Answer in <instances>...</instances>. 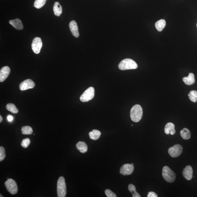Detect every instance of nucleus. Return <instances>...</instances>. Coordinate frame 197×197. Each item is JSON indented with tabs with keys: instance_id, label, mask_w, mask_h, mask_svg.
I'll use <instances>...</instances> for the list:
<instances>
[{
	"instance_id": "1",
	"label": "nucleus",
	"mask_w": 197,
	"mask_h": 197,
	"mask_svg": "<svg viewBox=\"0 0 197 197\" xmlns=\"http://www.w3.org/2000/svg\"><path fill=\"white\" fill-rule=\"evenodd\" d=\"M143 115V110L142 107L139 105L133 106L130 111V118L133 122H138L142 119Z\"/></svg>"
},
{
	"instance_id": "2",
	"label": "nucleus",
	"mask_w": 197,
	"mask_h": 197,
	"mask_svg": "<svg viewBox=\"0 0 197 197\" xmlns=\"http://www.w3.org/2000/svg\"><path fill=\"white\" fill-rule=\"evenodd\" d=\"M118 68L122 71L136 69L138 68V65L133 60L126 59L121 62L118 65Z\"/></svg>"
},
{
	"instance_id": "3",
	"label": "nucleus",
	"mask_w": 197,
	"mask_h": 197,
	"mask_svg": "<svg viewBox=\"0 0 197 197\" xmlns=\"http://www.w3.org/2000/svg\"><path fill=\"white\" fill-rule=\"evenodd\" d=\"M162 175L164 179L166 182L170 183L174 182L176 178V174L174 171L166 166L163 167Z\"/></svg>"
},
{
	"instance_id": "4",
	"label": "nucleus",
	"mask_w": 197,
	"mask_h": 197,
	"mask_svg": "<svg viewBox=\"0 0 197 197\" xmlns=\"http://www.w3.org/2000/svg\"><path fill=\"white\" fill-rule=\"evenodd\" d=\"M57 193L58 197H65L67 194L66 185L65 179L63 177H60L57 183Z\"/></svg>"
},
{
	"instance_id": "5",
	"label": "nucleus",
	"mask_w": 197,
	"mask_h": 197,
	"mask_svg": "<svg viewBox=\"0 0 197 197\" xmlns=\"http://www.w3.org/2000/svg\"><path fill=\"white\" fill-rule=\"evenodd\" d=\"M95 96V89L93 87H90L86 89L80 97V100L83 102L90 101Z\"/></svg>"
},
{
	"instance_id": "6",
	"label": "nucleus",
	"mask_w": 197,
	"mask_h": 197,
	"mask_svg": "<svg viewBox=\"0 0 197 197\" xmlns=\"http://www.w3.org/2000/svg\"><path fill=\"white\" fill-rule=\"evenodd\" d=\"M5 186L8 192L12 195L17 194L18 188L16 183L12 179H9L6 181Z\"/></svg>"
},
{
	"instance_id": "7",
	"label": "nucleus",
	"mask_w": 197,
	"mask_h": 197,
	"mask_svg": "<svg viewBox=\"0 0 197 197\" xmlns=\"http://www.w3.org/2000/svg\"><path fill=\"white\" fill-rule=\"evenodd\" d=\"M183 150V147L181 145L176 144L169 149L168 153L172 158H176L182 154Z\"/></svg>"
},
{
	"instance_id": "8",
	"label": "nucleus",
	"mask_w": 197,
	"mask_h": 197,
	"mask_svg": "<svg viewBox=\"0 0 197 197\" xmlns=\"http://www.w3.org/2000/svg\"><path fill=\"white\" fill-rule=\"evenodd\" d=\"M43 46V43L40 38L37 37L33 40L31 44L32 49L33 52L38 54L40 52L41 49Z\"/></svg>"
},
{
	"instance_id": "9",
	"label": "nucleus",
	"mask_w": 197,
	"mask_h": 197,
	"mask_svg": "<svg viewBox=\"0 0 197 197\" xmlns=\"http://www.w3.org/2000/svg\"><path fill=\"white\" fill-rule=\"evenodd\" d=\"M134 166L131 164H125L121 167L120 173L124 176L130 175L134 172Z\"/></svg>"
},
{
	"instance_id": "10",
	"label": "nucleus",
	"mask_w": 197,
	"mask_h": 197,
	"mask_svg": "<svg viewBox=\"0 0 197 197\" xmlns=\"http://www.w3.org/2000/svg\"><path fill=\"white\" fill-rule=\"evenodd\" d=\"M35 83L30 79H28L22 82L19 85V89L21 91H25L34 88Z\"/></svg>"
},
{
	"instance_id": "11",
	"label": "nucleus",
	"mask_w": 197,
	"mask_h": 197,
	"mask_svg": "<svg viewBox=\"0 0 197 197\" xmlns=\"http://www.w3.org/2000/svg\"><path fill=\"white\" fill-rule=\"evenodd\" d=\"M10 72V69L8 66L4 67L0 71V82L5 81Z\"/></svg>"
},
{
	"instance_id": "12",
	"label": "nucleus",
	"mask_w": 197,
	"mask_h": 197,
	"mask_svg": "<svg viewBox=\"0 0 197 197\" xmlns=\"http://www.w3.org/2000/svg\"><path fill=\"white\" fill-rule=\"evenodd\" d=\"M193 172L192 167L190 166H187L183 171V176L187 180H190L192 178Z\"/></svg>"
},
{
	"instance_id": "13",
	"label": "nucleus",
	"mask_w": 197,
	"mask_h": 197,
	"mask_svg": "<svg viewBox=\"0 0 197 197\" xmlns=\"http://www.w3.org/2000/svg\"><path fill=\"white\" fill-rule=\"evenodd\" d=\"M69 28L72 35L76 38L79 36V30L77 24L75 21H72L69 23Z\"/></svg>"
},
{
	"instance_id": "14",
	"label": "nucleus",
	"mask_w": 197,
	"mask_h": 197,
	"mask_svg": "<svg viewBox=\"0 0 197 197\" xmlns=\"http://www.w3.org/2000/svg\"><path fill=\"white\" fill-rule=\"evenodd\" d=\"M165 133L167 135L170 134L174 135L176 133L175 130V125L174 123L169 122L167 123L164 128Z\"/></svg>"
},
{
	"instance_id": "15",
	"label": "nucleus",
	"mask_w": 197,
	"mask_h": 197,
	"mask_svg": "<svg viewBox=\"0 0 197 197\" xmlns=\"http://www.w3.org/2000/svg\"><path fill=\"white\" fill-rule=\"evenodd\" d=\"M9 23L15 29L22 30L23 29V27L20 19L17 18L12 20H10Z\"/></svg>"
},
{
	"instance_id": "16",
	"label": "nucleus",
	"mask_w": 197,
	"mask_h": 197,
	"mask_svg": "<svg viewBox=\"0 0 197 197\" xmlns=\"http://www.w3.org/2000/svg\"><path fill=\"white\" fill-rule=\"evenodd\" d=\"M183 80L185 84L189 85H192L195 83V75L193 73H189L188 76L183 77Z\"/></svg>"
},
{
	"instance_id": "17",
	"label": "nucleus",
	"mask_w": 197,
	"mask_h": 197,
	"mask_svg": "<svg viewBox=\"0 0 197 197\" xmlns=\"http://www.w3.org/2000/svg\"><path fill=\"white\" fill-rule=\"evenodd\" d=\"M53 9L55 15L57 16H60L61 14L62 13V7L59 2H55L54 5Z\"/></svg>"
},
{
	"instance_id": "18",
	"label": "nucleus",
	"mask_w": 197,
	"mask_h": 197,
	"mask_svg": "<svg viewBox=\"0 0 197 197\" xmlns=\"http://www.w3.org/2000/svg\"><path fill=\"white\" fill-rule=\"evenodd\" d=\"M77 149L81 153H84L87 152L88 150L87 145L84 142L79 141L76 145Z\"/></svg>"
},
{
	"instance_id": "19",
	"label": "nucleus",
	"mask_w": 197,
	"mask_h": 197,
	"mask_svg": "<svg viewBox=\"0 0 197 197\" xmlns=\"http://www.w3.org/2000/svg\"><path fill=\"white\" fill-rule=\"evenodd\" d=\"M166 23L164 19L160 20L155 23V27L158 31H162L166 26Z\"/></svg>"
},
{
	"instance_id": "20",
	"label": "nucleus",
	"mask_w": 197,
	"mask_h": 197,
	"mask_svg": "<svg viewBox=\"0 0 197 197\" xmlns=\"http://www.w3.org/2000/svg\"><path fill=\"white\" fill-rule=\"evenodd\" d=\"M180 136L185 140H188L191 138V133L188 129L184 128L180 131Z\"/></svg>"
},
{
	"instance_id": "21",
	"label": "nucleus",
	"mask_w": 197,
	"mask_h": 197,
	"mask_svg": "<svg viewBox=\"0 0 197 197\" xmlns=\"http://www.w3.org/2000/svg\"><path fill=\"white\" fill-rule=\"evenodd\" d=\"M101 133L100 131L97 130H93L89 133V137L91 140H96L100 137Z\"/></svg>"
},
{
	"instance_id": "22",
	"label": "nucleus",
	"mask_w": 197,
	"mask_h": 197,
	"mask_svg": "<svg viewBox=\"0 0 197 197\" xmlns=\"http://www.w3.org/2000/svg\"><path fill=\"white\" fill-rule=\"evenodd\" d=\"M128 190L132 194L133 197H141L140 195L137 192L136 187L134 185L130 184L128 186Z\"/></svg>"
},
{
	"instance_id": "23",
	"label": "nucleus",
	"mask_w": 197,
	"mask_h": 197,
	"mask_svg": "<svg viewBox=\"0 0 197 197\" xmlns=\"http://www.w3.org/2000/svg\"><path fill=\"white\" fill-rule=\"evenodd\" d=\"M6 108L7 110L13 113V114H17L18 112V109H17L14 105L12 104V103L8 104L6 106Z\"/></svg>"
},
{
	"instance_id": "24",
	"label": "nucleus",
	"mask_w": 197,
	"mask_h": 197,
	"mask_svg": "<svg viewBox=\"0 0 197 197\" xmlns=\"http://www.w3.org/2000/svg\"><path fill=\"white\" fill-rule=\"evenodd\" d=\"M21 132L24 135H31L32 134L33 130L31 127L27 126L22 127Z\"/></svg>"
},
{
	"instance_id": "25",
	"label": "nucleus",
	"mask_w": 197,
	"mask_h": 197,
	"mask_svg": "<svg viewBox=\"0 0 197 197\" xmlns=\"http://www.w3.org/2000/svg\"><path fill=\"white\" fill-rule=\"evenodd\" d=\"M189 99L194 103H196L197 101V91L192 90L190 91L188 94Z\"/></svg>"
},
{
	"instance_id": "26",
	"label": "nucleus",
	"mask_w": 197,
	"mask_h": 197,
	"mask_svg": "<svg viewBox=\"0 0 197 197\" xmlns=\"http://www.w3.org/2000/svg\"><path fill=\"white\" fill-rule=\"evenodd\" d=\"M47 0H35L34 6L36 8L39 9L45 5Z\"/></svg>"
},
{
	"instance_id": "27",
	"label": "nucleus",
	"mask_w": 197,
	"mask_h": 197,
	"mask_svg": "<svg viewBox=\"0 0 197 197\" xmlns=\"http://www.w3.org/2000/svg\"><path fill=\"white\" fill-rule=\"evenodd\" d=\"M31 140L28 138H25L21 142V146L25 148H26L29 146L30 144H31Z\"/></svg>"
},
{
	"instance_id": "28",
	"label": "nucleus",
	"mask_w": 197,
	"mask_h": 197,
	"mask_svg": "<svg viewBox=\"0 0 197 197\" xmlns=\"http://www.w3.org/2000/svg\"><path fill=\"white\" fill-rule=\"evenodd\" d=\"M6 154L5 148L2 146L0 147V162H1L5 158Z\"/></svg>"
},
{
	"instance_id": "29",
	"label": "nucleus",
	"mask_w": 197,
	"mask_h": 197,
	"mask_svg": "<svg viewBox=\"0 0 197 197\" xmlns=\"http://www.w3.org/2000/svg\"><path fill=\"white\" fill-rule=\"evenodd\" d=\"M105 193L107 197H117L116 195L110 190L107 189L105 191Z\"/></svg>"
},
{
	"instance_id": "30",
	"label": "nucleus",
	"mask_w": 197,
	"mask_h": 197,
	"mask_svg": "<svg viewBox=\"0 0 197 197\" xmlns=\"http://www.w3.org/2000/svg\"><path fill=\"white\" fill-rule=\"evenodd\" d=\"M148 197H158V195L156 193L153 192H150L148 193Z\"/></svg>"
},
{
	"instance_id": "31",
	"label": "nucleus",
	"mask_w": 197,
	"mask_h": 197,
	"mask_svg": "<svg viewBox=\"0 0 197 197\" xmlns=\"http://www.w3.org/2000/svg\"><path fill=\"white\" fill-rule=\"evenodd\" d=\"M7 119L9 122H11L13 120V117L11 115H8L7 117Z\"/></svg>"
},
{
	"instance_id": "32",
	"label": "nucleus",
	"mask_w": 197,
	"mask_h": 197,
	"mask_svg": "<svg viewBox=\"0 0 197 197\" xmlns=\"http://www.w3.org/2000/svg\"><path fill=\"white\" fill-rule=\"evenodd\" d=\"M3 121L2 117L1 115H0V122H1Z\"/></svg>"
},
{
	"instance_id": "33",
	"label": "nucleus",
	"mask_w": 197,
	"mask_h": 197,
	"mask_svg": "<svg viewBox=\"0 0 197 197\" xmlns=\"http://www.w3.org/2000/svg\"><path fill=\"white\" fill-rule=\"evenodd\" d=\"M1 195V196H0V197H3V196H2V195L1 194V195Z\"/></svg>"
},
{
	"instance_id": "34",
	"label": "nucleus",
	"mask_w": 197,
	"mask_h": 197,
	"mask_svg": "<svg viewBox=\"0 0 197 197\" xmlns=\"http://www.w3.org/2000/svg\"><path fill=\"white\" fill-rule=\"evenodd\" d=\"M131 164L133 165V166H134V164H133V163H132V164Z\"/></svg>"
},
{
	"instance_id": "35",
	"label": "nucleus",
	"mask_w": 197,
	"mask_h": 197,
	"mask_svg": "<svg viewBox=\"0 0 197 197\" xmlns=\"http://www.w3.org/2000/svg\"></svg>"
}]
</instances>
